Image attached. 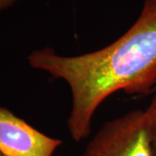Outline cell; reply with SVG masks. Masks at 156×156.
Here are the masks:
<instances>
[{
  "mask_svg": "<svg viewBox=\"0 0 156 156\" xmlns=\"http://www.w3.org/2000/svg\"><path fill=\"white\" fill-rule=\"evenodd\" d=\"M28 62L67 83L72 101L68 129L79 142L89 135L95 111L109 95L146 93L156 84V0H144L134 24L102 49L62 56L44 47L32 51Z\"/></svg>",
  "mask_w": 156,
  "mask_h": 156,
  "instance_id": "obj_1",
  "label": "cell"
},
{
  "mask_svg": "<svg viewBox=\"0 0 156 156\" xmlns=\"http://www.w3.org/2000/svg\"><path fill=\"white\" fill-rule=\"evenodd\" d=\"M82 156H154L145 112L133 110L107 122Z\"/></svg>",
  "mask_w": 156,
  "mask_h": 156,
  "instance_id": "obj_2",
  "label": "cell"
},
{
  "mask_svg": "<svg viewBox=\"0 0 156 156\" xmlns=\"http://www.w3.org/2000/svg\"><path fill=\"white\" fill-rule=\"evenodd\" d=\"M62 143L0 107V152L5 156H53Z\"/></svg>",
  "mask_w": 156,
  "mask_h": 156,
  "instance_id": "obj_3",
  "label": "cell"
},
{
  "mask_svg": "<svg viewBox=\"0 0 156 156\" xmlns=\"http://www.w3.org/2000/svg\"><path fill=\"white\" fill-rule=\"evenodd\" d=\"M144 112L153 155L156 156V94Z\"/></svg>",
  "mask_w": 156,
  "mask_h": 156,
  "instance_id": "obj_4",
  "label": "cell"
},
{
  "mask_svg": "<svg viewBox=\"0 0 156 156\" xmlns=\"http://www.w3.org/2000/svg\"><path fill=\"white\" fill-rule=\"evenodd\" d=\"M17 0H0V11L9 9L14 5Z\"/></svg>",
  "mask_w": 156,
  "mask_h": 156,
  "instance_id": "obj_5",
  "label": "cell"
},
{
  "mask_svg": "<svg viewBox=\"0 0 156 156\" xmlns=\"http://www.w3.org/2000/svg\"><path fill=\"white\" fill-rule=\"evenodd\" d=\"M0 156H5V155H4V154H2V153L0 152Z\"/></svg>",
  "mask_w": 156,
  "mask_h": 156,
  "instance_id": "obj_6",
  "label": "cell"
}]
</instances>
